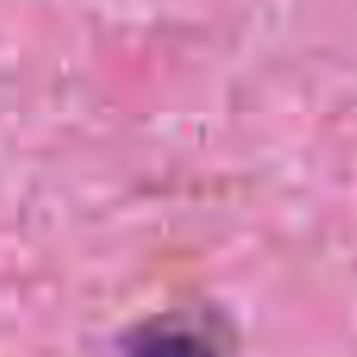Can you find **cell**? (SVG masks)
I'll return each mask as SVG.
<instances>
[{"mask_svg":"<svg viewBox=\"0 0 357 357\" xmlns=\"http://www.w3.org/2000/svg\"><path fill=\"white\" fill-rule=\"evenodd\" d=\"M132 357H210V351L191 335L163 333V335H148L132 351Z\"/></svg>","mask_w":357,"mask_h":357,"instance_id":"1","label":"cell"}]
</instances>
